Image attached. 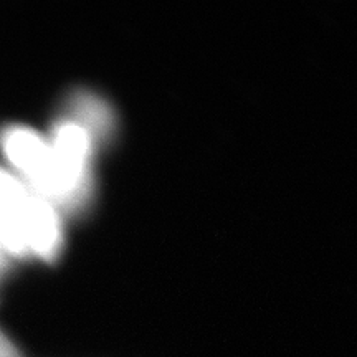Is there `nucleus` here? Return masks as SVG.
<instances>
[{
	"label": "nucleus",
	"mask_w": 357,
	"mask_h": 357,
	"mask_svg": "<svg viewBox=\"0 0 357 357\" xmlns=\"http://www.w3.org/2000/svg\"><path fill=\"white\" fill-rule=\"evenodd\" d=\"M66 116L78 121L95 142H105L114 132V116L102 98L95 93H75L70 96Z\"/></svg>",
	"instance_id": "7ed1b4c3"
},
{
	"label": "nucleus",
	"mask_w": 357,
	"mask_h": 357,
	"mask_svg": "<svg viewBox=\"0 0 357 357\" xmlns=\"http://www.w3.org/2000/svg\"><path fill=\"white\" fill-rule=\"evenodd\" d=\"M0 357H22L20 351L2 329H0Z\"/></svg>",
	"instance_id": "20e7f679"
},
{
	"label": "nucleus",
	"mask_w": 357,
	"mask_h": 357,
	"mask_svg": "<svg viewBox=\"0 0 357 357\" xmlns=\"http://www.w3.org/2000/svg\"><path fill=\"white\" fill-rule=\"evenodd\" d=\"M0 149L30 189L61 207L63 187L47 137L22 124H10L0 131Z\"/></svg>",
	"instance_id": "f03ea898"
},
{
	"label": "nucleus",
	"mask_w": 357,
	"mask_h": 357,
	"mask_svg": "<svg viewBox=\"0 0 357 357\" xmlns=\"http://www.w3.org/2000/svg\"><path fill=\"white\" fill-rule=\"evenodd\" d=\"M47 139L63 187L61 208L79 211L91 199L96 142L82 124L66 114L56 119Z\"/></svg>",
	"instance_id": "f257e3e1"
}]
</instances>
